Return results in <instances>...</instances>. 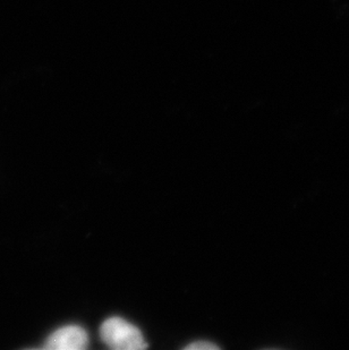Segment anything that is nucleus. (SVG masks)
Returning <instances> with one entry per match:
<instances>
[{"label": "nucleus", "instance_id": "obj_1", "mask_svg": "<svg viewBox=\"0 0 349 350\" xmlns=\"http://www.w3.org/2000/svg\"><path fill=\"white\" fill-rule=\"evenodd\" d=\"M100 334L109 348L117 350H138L148 347L139 327L122 317H110L100 329Z\"/></svg>", "mask_w": 349, "mask_h": 350}, {"label": "nucleus", "instance_id": "obj_2", "mask_svg": "<svg viewBox=\"0 0 349 350\" xmlns=\"http://www.w3.org/2000/svg\"><path fill=\"white\" fill-rule=\"evenodd\" d=\"M89 345V336L79 325H66L53 331L47 338L44 349L50 350H82Z\"/></svg>", "mask_w": 349, "mask_h": 350}, {"label": "nucleus", "instance_id": "obj_3", "mask_svg": "<svg viewBox=\"0 0 349 350\" xmlns=\"http://www.w3.org/2000/svg\"><path fill=\"white\" fill-rule=\"evenodd\" d=\"M185 349L188 350H217L219 349V346L214 344V342H210V341H195V342H192V344L188 345L185 347Z\"/></svg>", "mask_w": 349, "mask_h": 350}]
</instances>
